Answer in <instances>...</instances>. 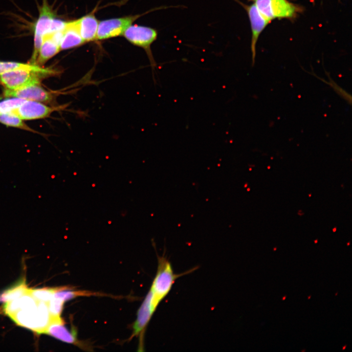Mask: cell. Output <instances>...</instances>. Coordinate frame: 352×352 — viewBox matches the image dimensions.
<instances>
[{
  "instance_id": "5",
  "label": "cell",
  "mask_w": 352,
  "mask_h": 352,
  "mask_svg": "<svg viewBox=\"0 0 352 352\" xmlns=\"http://www.w3.org/2000/svg\"><path fill=\"white\" fill-rule=\"evenodd\" d=\"M44 74L31 69H18L0 75V83L6 89L16 90L29 86L39 85L41 77Z\"/></svg>"
},
{
  "instance_id": "7",
  "label": "cell",
  "mask_w": 352,
  "mask_h": 352,
  "mask_svg": "<svg viewBox=\"0 0 352 352\" xmlns=\"http://www.w3.org/2000/svg\"><path fill=\"white\" fill-rule=\"evenodd\" d=\"M245 10L250 21L251 29V51L253 65L255 63L256 44L259 38L270 21L263 16L254 3L246 5L240 0H234Z\"/></svg>"
},
{
  "instance_id": "22",
  "label": "cell",
  "mask_w": 352,
  "mask_h": 352,
  "mask_svg": "<svg viewBox=\"0 0 352 352\" xmlns=\"http://www.w3.org/2000/svg\"><path fill=\"white\" fill-rule=\"evenodd\" d=\"M1 99V97H0V99Z\"/></svg>"
},
{
  "instance_id": "6",
  "label": "cell",
  "mask_w": 352,
  "mask_h": 352,
  "mask_svg": "<svg viewBox=\"0 0 352 352\" xmlns=\"http://www.w3.org/2000/svg\"><path fill=\"white\" fill-rule=\"evenodd\" d=\"M55 17V13L48 5L46 0H44L43 5L40 8L39 18L35 25L34 49L30 60V64L36 65L44 38L49 33L51 26Z\"/></svg>"
},
{
  "instance_id": "3",
  "label": "cell",
  "mask_w": 352,
  "mask_h": 352,
  "mask_svg": "<svg viewBox=\"0 0 352 352\" xmlns=\"http://www.w3.org/2000/svg\"><path fill=\"white\" fill-rule=\"evenodd\" d=\"M255 4L258 10L269 21L296 18L302 11L300 5L288 0H248Z\"/></svg>"
},
{
  "instance_id": "4",
  "label": "cell",
  "mask_w": 352,
  "mask_h": 352,
  "mask_svg": "<svg viewBox=\"0 0 352 352\" xmlns=\"http://www.w3.org/2000/svg\"><path fill=\"white\" fill-rule=\"evenodd\" d=\"M123 35L131 43L146 51L152 68L154 69L156 64L152 53L151 45L157 38V31L148 26L131 24L125 30Z\"/></svg>"
},
{
  "instance_id": "13",
  "label": "cell",
  "mask_w": 352,
  "mask_h": 352,
  "mask_svg": "<svg viewBox=\"0 0 352 352\" xmlns=\"http://www.w3.org/2000/svg\"><path fill=\"white\" fill-rule=\"evenodd\" d=\"M76 22L80 35L85 42L96 39L99 22L94 14L84 16Z\"/></svg>"
},
{
  "instance_id": "9",
  "label": "cell",
  "mask_w": 352,
  "mask_h": 352,
  "mask_svg": "<svg viewBox=\"0 0 352 352\" xmlns=\"http://www.w3.org/2000/svg\"><path fill=\"white\" fill-rule=\"evenodd\" d=\"M64 107V106L50 107L35 101L26 100L21 106L11 112L17 115L22 119L31 120L47 117L53 111L62 109Z\"/></svg>"
},
{
  "instance_id": "11",
  "label": "cell",
  "mask_w": 352,
  "mask_h": 352,
  "mask_svg": "<svg viewBox=\"0 0 352 352\" xmlns=\"http://www.w3.org/2000/svg\"><path fill=\"white\" fill-rule=\"evenodd\" d=\"M156 309L153 303L152 293L150 290L137 311L131 338L137 336L144 331Z\"/></svg>"
},
{
  "instance_id": "17",
  "label": "cell",
  "mask_w": 352,
  "mask_h": 352,
  "mask_svg": "<svg viewBox=\"0 0 352 352\" xmlns=\"http://www.w3.org/2000/svg\"><path fill=\"white\" fill-rule=\"evenodd\" d=\"M23 279L0 293V302H7L17 299L29 292Z\"/></svg>"
},
{
  "instance_id": "14",
  "label": "cell",
  "mask_w": 352,
  "mask_h": 352,
  "mask_svg": "<svg viewBox=\"0 0 352 352\" xmlns=\"http://www.w3.org/2000/svg\"><path fill=\"white\" fill-rule=\"evenodd\" d=\"M85 42L79 32L76 22H67L63 30V37L60 44L61 50H66L80 46Z\"/></svg>"
},
{
  "instance_id": "15",
  "label": "cell",
  "mask_w": 352,
  "mask_h": 352,
  "mask_svg": "<svg viewBox=\"0 0 352 352\" xmlns=\"http://www.w3.org/2000/svg\"><path fill=\"white\" fill-rule=\"evenodd\" d=\"M18 69H31L44 74L47 76L58 75L60 73L59 70L52 68H43L37 65L22 64L14 62H0V75Z\"/></svg>"
},
{
  "instance_id": "1",
  "label": "cell",
  "mask_w": 352,
  "mask_h": 352,
  "mask_svg": "<svg viewBox=\"0 0 352 352\" xmlns=\"http://www.w3.org/2000/svg\"><path fill=\"white\" fill-rule=\"evenodd\" d=\"M18 310L10 317L17 325L38 333H44L52 317L47 304L37 301L29 294L18 298Z\"/></svg>"
},
{
  "instance_id": "20",
  "label": "cell",
  "mask_w": 352,
  "mask_h": 352,
  "mask_svg": "<svg viewBox=\"0 0 352 352\" xmlns=\"http://www.w3.org/2000/svg\"><path fill=\"white\" fill-rule=\"evenodd\" d=\"M26 100L13 97L0 102V114L12 111L21 106Z\"/></svg>"
},
{
  "instance_id": "2",
  "label": "cell",
  "mask_w": 352,
  "mask_h": 352,
  "mask_svg": "<svg viewBox=\"0 0 352 352\" xmlns=\"http://www.w3.org/2000/svg\"><path fill=\"white\" fill-rule=\"evenodd\" d=\"M192 271V269L185 273L175 274L169 260L164 256L158 257L157 272L150 289L152 293L154 306L157 308L169 293L177 278Z\"/></svg>"
},
{
  "instance_id": "8",
  "label": "cell",
  "mask_w": 352,
  "mask_h": 352,
  "mask_svg": "<svg viewBox=\"0 0 352 352\" xmlns=\"http://www.w3.org/2000/svg\"><path fill=\"white\" fill-rule=\"evenodd\" d=\"M140 16L135 15L103 20L99 22L96 39L104 40L123 35Z\"/></svg>"
},
{
  "instance_id": "16",
  "label": "cell",
  "mask_w": 352,
  "mask_h": 352,
  "mask_svg": "<svg viewBox=\"0 0 352 352\" xmlns=\"http://www.w3.org/2000/svg\"><path fill=\"white\" fill-rule=\"evenodd\" d=\"M60 50L59 45L56 44L49 35H46L44 38L35 64L40 66L43 65Z\"/></svg>"
},
{
  "instance_id": "12",
  "label": "cell",
  "mask_w": 352,
  "mask_h": 352,
  "mask_svg": "<svg viewBox=\"0 0 352 352\" xmlns=\"http://www.w3.org/2000/svg\"><path fill=\"white\" fill-rule=\"evenodd\" d=\"M44 333L50 335L61 341L83 347L84 344L77 338L74 330L70 331L65 326L61 317L52 318Z\"/></svg>"
},
{
  "instance_id": "18",
  "label": "cell",
  "mask_w": 352,
  "mask_h": 352,
  "mask_svg": "<svg viewBox=\"0 0 352 352\" xmlns=\"http://www.w3.org/2000/svg\"><path fill=\"white\" fill-rule=\"evenodd\" d=\"M0 122L6 126L31 130L21 118L11 112L0 114Z\"/></svg>"
},
{
  "instance_id": "19",
  "label": "cell",
  "mask_w": 352,
  "mask_h": 352,
  "mask_svg": "<svg viewBox=\"0 0 352 352\" xmlns=\"http://www.w3.org/2000/svg\"><path fill=\"white\" fill-rule=\"evenodd\" d=\"M55 287L29 289V294L39 301L47 303L54 296Z\"/></svg>"
},
{
  "instance_id": "10",
  "label": "cell",
  "mask_w": 352,
  "mask_h": 352,
  "mask_svg": "<svg viewBox=\"0 0 352 352\" xmlns=\"http://www.w3.org/2000/svg\"><path fill=\"white\" fill-rule=\"evenodd\" d=\"M3 93L5 97H16L26 100L44 102H50L53 98L50 92L46 91L39 85H31L16 90L5 88Z\"/></svg>"
},
{
  "instance_id": "21",
  "label": "cell",
  "mask_w": 352,
  "mask_h": 352,
  "mask_svg": "<svg viewBox=\"0 0 352 352\" xmlns=\"http://www.w3.org/2000/svg\"><path fill=\"white\" fill-rule=\"evenodd\" d=\"M64 303L63 300L54 297L46 303L52 318L61 317Z\"/></svg>"
}]
</instances>
